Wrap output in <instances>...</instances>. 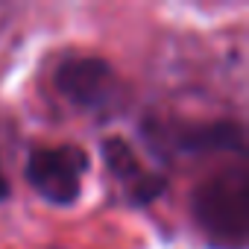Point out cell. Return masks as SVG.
<instances>
[{
    "mask_svg": "<svg viewBox=\"0 0 249 249\" xmlns=\"http://www.w3.org/2000/svg\"><path fill=\"white\" fill-rule=\"evenodd\" d=\"M194 220L214 249H246L249 234V179L234 164L196 185L191 196Z\"/></svg>",
    "mask_w": 249,
    "mask_h": 249,
    "instance_id": "6da1fadb",
    "label": "cell"
},
{
    "mask_svg": "<svg viewBox=\"0 0 249 249\" xmlns=\"http://www.w3.org/2000/svg\"><path fill=\"white\" fill-rule=\"evenodd\" d=\"M56 88L82 111L108 114L123 106V82L114 68L97 56H71L56 71Z\"/></svg>",
    "mask_w": 249,
    "mask_h": 249,
    "instance_id": "7a4b0ae2",
    "label": "cell"
},
{
    "mask_svg": "<svg viewBox=\"0 0 249 249\" xmlns=\"http://www.w3.org/2000/svg\"><path fill=\"white\" fill-rule=\"evenodd\" d=\"M88 173V156L76 144L33 150L27 161V182L50 205H73L82 194V176Z\"/></svg>",
    "mask_w": 249,
    "mask_h": 249,
    "instance_id": "3957f363",
    "label": "cell"
},
{
    "mask_svg": "<svg viewBox=\"0 0 249 249\" xmlns=\"http://www.w3.org/2000/svg\"><path fill=\"white\" fill-rule=\"evenodd\" d=\"M103 156H106V164L111 167V173L129 185L135 202H150V199H156V196L164 191V179H161L159 173H147V170L138 164L132 147L123 141V138H108V141H103Z\"/></svg>",
    "mask_w": 249,
    "mask_h": 249,
    "instance_id": "277c9868",
    "label": "cell"
},
{
    "mask_svg": "<svg viewBox=\"0 0 249 249\" xmlns=\"http://www.w3.org/2000/svg\"><path fill=\"white\" fill-rule=\"evenodd\" d=\"M12 12H15V9H12L9 3H0V30H3V27H6V21L12 18Z\"/></svg>",
    "mask_w": 249,
    "mask_h": 249,
    "instance_id": "5b68a950",
    "label": "cell"
},
{
    "mask_svg": "<svg viewBox=\"0 0 249 249\" xmlns=\"http://www.w3.org/2000/svg\"><path fill=\"white\" fill-rule=\"evenodd\" d=\"M9 196V182H6V176H3V167H0V202H3Z\"/></svg>",
    "mask_w": 249,
    "mask_h": 249,
    "instance_id": "8992f818",
    "label": "cell"
}]
</instances>
